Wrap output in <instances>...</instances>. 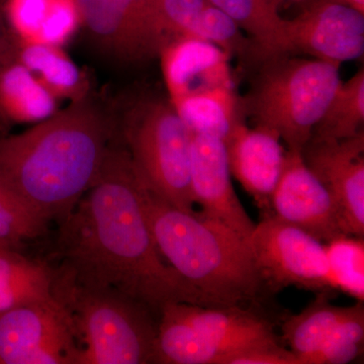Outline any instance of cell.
Returning a JSON list of instances; mask_svg holds the SVG:
<instances>
[{
    "mask_svg": "<svg viewBox=\"0 0 364 364\" xmlns=\"http://www.w3.org/2000/svg\"><path fill=\"white\" fill-rule=\"evenodd\" d=\"M59 224V272L75 284L116 291L158 316L170 303L205 306L158 250L143 179L126 148L109 147L95 181Z\"/></svg>",
    "mask_w": 364,
    "mask_h": 364,
    "instance_id": "cell-1",
    "label": "cell"
},
{
    "mask_svg": "<svg viewBox=\"0 0 364 364\" xmlns=\"http://www.w3.org/2000/svg\"><path fill=\"white\" fill-rule=\"evenodd\" d=\"M114 122L91 95L0 138V178L46 219H65L111 147Z\"/></svg>",
    "mask_w": 364,
    "mask_h": 364,
    "instance_id": "cell-2",
    "label": "cell"
},
{
    "mask_svg": "<svg viewBox=\"0 0 364 364\" xmlns=\"http://www.w3.org/2000/svg\"><path fill=\"white\" fill-rule=\"evenodd\" d=\"M143 198L158 250L205 306L259 304L267 289L249 239L202 212L176 208L144 179Z\"/></svg>",
    "mask_w": 364,
    "mask_h": 364,
    "instance_id": "cell-3",
    "label": "cell"
},
{
    "mask_svg": "<svg viewBox=\"0 0 364 364\" xmlns=\"http://www.w3.org/2000/svg\"><path fill=\"white\" fill-rule=\"evenodd\" d=\"M54 273L55 294L70 314L77 337L76 364L157 363L158 322L148 306Z\"/></svg>",
    "mask_w": 364,
    "mask_h": 364,
    "instance_id": "cell-4",
    "label": "cell"
},
{
    "mask_svg": "<svg viewBox=\"0 0 364 364\" xmlns=\"http://www.w3.org/2000/svg\"><path fill=\"white\" fill-rule=\"evenodd\" d=\"M339 68L332 62L289 55L265 60L243 98L245 114L256 126L275 132L287 149L301 151L341 82Z\"/></svg>",
    "mask_w": 364,
    "mask_h": 364,
    "instance_id": "cell-5",
    "label": "cell"
},
{
    "mask_svg": "<svg viewBox=\"0 0 364 364\" xmlns=\"http://www.w3.org/2000/svg\"><path fill=\"white\" fill-rule=\"evenodd\" d=\"M279 344L253 306L170 303L159 314L157 363L230 364L252 349Z\"/></svg>",
    "mask_w": 364,
    "mask_h": 364,
    "instance_id": "cell-6",
    "label": "cell"
},
{
    "mask_svg": "<svg viewBox=\"0 0 364 364\" xmlns=\"http://www.w3.org/2000/svg\"><path fill=\"white\" fill-rule=\"evenodd\" d=\"M119 124L126 149L148 186L176 208L195 210L193 133L170 100L152 95L132 98L122 107Z\"/></svg>",
    "mask_w": 364,
    "mask_h": 364,
    "instance_id": "cell-7",
    "label": "cell"
},
{
    "mask_svg": "<svg viewBox=\"0 0 364 364\" xmlns=\"http://www.w3.org/2000/svg\"><path fill=\"white\" fill-rule=\"evenodd\" d=\"M249 243L270 293L287 287L335 291L325 245L312 235L268 215L256 225Z\"/></svg>",
    "mask_w": 364,
    "mask_h": 364,
    "instance_id": "cell-8",
    "label": "cell"
},
{
    "mask_svg": "<svg viewBox=\"0 0 364 364\" xmlns=\"http://www.w3.org/2000/svg\"><path fill=\"white\" fill-rule=\"evenodd\" d=\"M77 337L58 299L0 313V364H76Z\"/></svg>",
    "mask_w": 364,
    "mask_h": 364,
    "instance_id": "cell-9",
    "label": "cell"
},
{
    "mask_svg": "<svg viewBox=\"0 0 364 364\" xmlns=\"http://www.w3.org/2000/svg\"><path fill=\"white\" fill-rule=\"evenodd\" d=\"M93 44L124 65L156 58L166 42L151 14L147 0H76Z\"/></svg>",
    "mask_w": 364,
    "mask_h": 364,
    "instance_id": "cell-10",
    "label": "cell"
},
{
    "mask_svg": "<svg viewBox=\"0 0 364 364\" xmlns=\"http://www.w3.org/2000/svg\"><path fill=\"white\" fill-rule=\"evenodd\" d=\"M306 2L287 20L284 55L301 53L339 65L363 56L364 14L326 0Z\"/></svg>",
    "mask_w": 364,
    "mask_h": 364,
    "instance_id": "cell-11",
    "label": "cell"
},
{
    "mask_svg": "<svg viewBox=\"0 0 364 364\" xmlns=\"http://www.w3.org/2000/svg\"><path fill=\"white\" fill-rule=\"evenodd\" d=\"M272 215L326 243L347 235L334 198L306 166L301 151H287L284 170L273 191Z\"/></svg>",
    "mask_w": 364,
    "mask_h": 364,
    "instance_id": "cell-12",
    "label": "cell"
},
{
    "mask_svg": "<svg viewBox=\"0 0 364 364\" xmlns=\"http://www.w3.org/2000/svg\"><path fill=\"white\" fill-rule=\"evenodd\" d=\"M309 169L331 193L347 235H364V133L343 140H310L301 151Z\"/></svg>",
    "mask_w": 364,
    "mask_h": 364,
    "instance_id": "cell-13",
    "label": "cell"
},
{
    "mask_svg": "<svg viewBox=\"0 0 364 364\" xmlns=\"http://www.w3.org/2000/svg\"><path fill=\"white\" fill-rule=\"evenodd\" d=\"M224 141L193 134L191 184L200 212L250 238L256 225L235 193Z\"/></svg>",
    "mask_w": 364,
    "mask_h": 364,
    "instance_id": "cell-14",
    "label": "cell"
},
{
    "mask_svg": "<svg viewBox=\"0 0 364 364\" xmlns=\"http://www.w3.org/2000/svg\"><path fill=\"white\" fill-rule=\"evenodd\" d=\"M275 132L245 122L237 124L226 140L230 171L264 215H272V198L277 188L287 151Z\"/></svg>",
    "mask_w": 364,
    "mask_h": 364,
    "instance_id": "cell-15",
    "label": "cell"
},
{
    "mask_svg": "<svg viewBox=\"0 0 364 364\" xmlns=\"http://www.w3.org/2000/svg\"><path fill=\"white\" fill-rule=\"evenodd\" d=\"M169 100L218 87H235L231 55L195 37L174 38L159 54Z\"/></svg>",
    "mask_w": 364,
    "mask_h": 364,
    "instance_id": "cell-16",
    "label": "cell"
},
{
    "mask_svg": "<svg viewBox=\"0 0 364 364\" xmlns=\"http://www.w3.org/2000/svg\"><path fill=\"white\" fill-rule=\"evenodd\" d=\"M2 18L16 42L58 47L81 26L76 0H6Z\"/></svg>",
    "mask_w": 364,
    "mask_h": 364,
    "instance_id": "cell-17",
    "label": "cell"
},
{
    "mask_svg": "<svg viewBox=\"0 0 364 364\" xmlns=\"http://www.w3.org/2000/svg\"><path fill=\"white\" fill-rule=\"evenodd\" d=\"M58 111V100L16 55L0 66V123L35 124Z\"/></svg>",
    "mask_w": 364,
    "mask_h": 364,
    "instance_id": "cell-18",
    "label": "cell"
},
{
    "mask_svg": "<svg viewBox=\"0 0 364 364\" xmlns=\"http://www.w3.org/2000/svg\"><path fill=\"white\" fill-rule=\"evenodd\" d=\"M193 134L225 141L244 121L243 98L235 87H218L170 100Z\"/></svg>",
    "mask_w": 364,
    "mask_h": 364,
    "instance_id": "cell-19",
    "label": "cell"
},
{
    "mask_svg": "<svg viewBox=\"0 0 364 364\" xmlns=\"http://www.w3.org/2000/svg\"><path fill=\"white\" fill-rule=\"evenodd\" d=\"M14 45L16 58L57 100H68L71 102L90 95L87 78L62 47L16 41Z\"/></svg>",
    "mask_w": 364,
    "mask_h": 364,
    "instance_id": "cell-20",
    "label": "cell"
},
{
    "mask_svg": "<svg viewBox=\"0 0 364 364\" xmlns=\"http://www.w3.org/2000/svg\"><path fill=\"white\" fill-rule=\"evenodd\" d=\"M55 273L16 249L0 248V313L56 301Z\"/></svg>",
    "mask_w": 364,
    "mask_h": 364,
    "instance_id": "cell-21",
    "label": "cell"
},
{
    "mask_svg": "<svg viewBox=\"0 0 364 364\" xmlns=\"http://www.w3.org/2000/svg\"><path fill=\"white\" fill-rule=\"evenodd\" d=\"M247 33L252 40L254 58L262 62L284 56L287 20L282 18L275 0H208Z\"/></svg>",
    "mask_w": 364,
    "mask_h": 364,
    "instance_id": "cell-22",
    "label": "cell"
},
{
    "mask_svg": "<svg viewBox=\"0 0 364 364\" xmlns=\"http://www.w3.org/2000/svg\"><path fill=\"white\" fill-rule=\"evenodd\" d=\"M330 294L318 291L303 312L287 318L282 325V338L299 364L310 363L346 313L347 306L332 305Z\"/></svg>",
    "mask_w": 364,
    "mask_h": 364,
    "instance_id": "cell-23",
    "label": "cell"
},
{
    "mask_svg": "<svg viewBox=\"0 0 364 364\" xmlns=\"http://www.w3.org/2000/svg\"><path fill=\"white\" fill-rule=\"evenodd\" d=\"M364 69L353 77L340 82L310 140H343L363 132Z\"/></svg>",
    "mask_w": 364,
    "mask_h": 364,
    "instance_id": "cell-24",
    "label": "cell"
},
{
    "mask_svg": "<svg viewBox=\"0 0 364 364\" xmlns=\"http://www.w3.org/2000/svg\"><path fill=\"white\" fill-rule=\"evenodd\" d=\"M49 223L0 178V248L18 250L26 242L44 236Z\"/></svg>",
    "mask_w": 364,
    "mask_h": 364,
    "instance_id": "cell-25",
    "label": "cell"
},
{
    "mask_svg": "<svg viewBox=\"0 0 364 364\" xmlns=\"http://www.w3.org/2000/svg\"><path fill=\"white\" fill-rule=\"evenodd\" d=\"M325 250L334 289L363 301V238L343 235L327 242Z\"/></svg>",
    "mask_w": 364,
    "mask_h": 364,
    "instance_id": "cell-26",
    "label": "cell"
},
{
    "mask_svg": "<svg viewBox=\"0 0 364 364\" xmlns=\"http://www.w3.org/2000/svg\"><path fill=\"white\" fill-rule=\"evenodd\" d=\"M364 343L363 301L347 306L334 331L309 364H346L363 354Z\"/></svg>",
    "mask_w": 364,
    "mask_h": 364,
    "instance_id": "cell-27",
    "label": "cell"
},
{
    "mask_svg": "<svg viewBox=\"0 0 364 364\" xmlns=\"http://www.w3.org/2000/svg\"><path fill=\"white\" fill-rule=\"evenodd\" d=\"M188 37L198 38L219 46L228 54L253 57L255 48L252 40L245 37L243 31L228 14L208 4L203 9Z\"/></svg>",
    "mask_w": 364,
    "mask_h": 364,
    "instance_id": "cell-28",
    "label": "cell"
},
{
    "mask_svg": "<svg viewBox=\"0 0 364 364\" xmlns=\"http://www.w3.org/2000/svg\"><path fill=\"white\" fill-rule=\"evenodd\" d=\"M151 14L165 42L188 36L208 0H147Z\"/></svg>",
    "mask_w": 364,
    "mask_h": 364,
    "instance_id": "cell-29",
    "label": "cell"
},
{
    "mask_svg": "<svg viewBox=\"0 0 364 364\" xmlns=\"http://www.w3.org/2000/svg\"><path fill=\"white\" fill-rule=\"evenodd\" d=\"M230 364H299L298 358L282 344L260 347L240 354Z\"/></svg>",
    "mask_w": 364,
    "mask_h": 364,
    "instance_id": "cell-30",
    "label": "cell"
},
{
    "mask_svg": "<svg viewBox=\"0 0 364 364\" xmlns=\"http://www.w3.org/2000/svg\"><path fill=\"white\" fill-rule=\"evenodd\" d=\"M16 55L14 41L7 30L4 18L0 16V66Z\"/></svg>",
    "mask_w": 364,
    "mask_h": 364,
    "instance_id": "cell-31",
    "label": "cell"
},
{
    "mask_svg": "<svg viewBox=\"0 0 364 364\" xmlns=\"http://www.w3.org/2000/svg\"><path fill=\"white\" fill-rule=\"evenodd\" d=\"M306 0H275L279 9L282 7L293 6V4H301V2H306Z\"/></svg>",
    "mask_w": 364,
    "mask_h": 364,
    "instance_id": "cell-32",
    "label": "cell"
}]
</instances>
